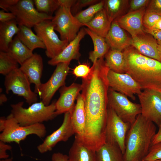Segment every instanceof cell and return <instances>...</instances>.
Here are the masks:
<instances>
[{
    "label": "cell",
    "instance_id": "6da1fadb",
    "mask_svg": "<svg viewBox=\"0 0 161 161\" xmlns=\"http://www.w3.org/2000/svg\"><path fill=\"white\" fill-rule=\"evenodd\" d=\"M104 58L93 63L88 76L82 78L81 94L85 111V131L98 134L105 131L107 120L108 92L107 74L109 69Z\"/></svg>",
    "mask_w": 161,
    "mask_h": 161
},
{
    "label": "cell",
    "instance_id": "f5cc1de1",
    "mask_svg": "<svg viewBox=\"0 0 161 161\" xmlns=\"http://www.w3.org/2000/svg\"><path fill=\"white\" fill-rule=\"evenodd\" d=\"M158 49L161 56V45L158 44Z\"/></svg>",
    "mask_w": 161,
    "mask_h": 161
},
{
    "label": "cell",
    "instance_id": "cb8c5ba5",
    "mask_svg": "<svg viewBox=\"0 0 161 161\" xmlns=\"http://www.w3.org/2000/svg\"><path fill=\"white\" fill-rule=\"evenodd\" d=\"M112 22L103 8L98 12L89 22L83 25L97 35L104 38L108 32Z\"/></svg>",
    "mask_w": 161,
    "mask_h": 161
},
{
    "label": "cell",
    "instance_id": "836d02e7",
    "mask_svg": "<svg viewBox=\"0 0 161 161\" xmlns=\"http://www.w3.org/2000/svg\"><path fill=\"white\" fill-rule=\"evenodd\" d=\"M33 1L39 12L51 16L59 7L57 0H34Z\"/></svg>",
    "mask_w": 161,
    "mask_h": 161
},
{
    "label": "cell",
    "instance_id": "7a4b0ae2",
    "mask_svg": "<svg viewBox=\"0 0 161 161\" xmlns=\"http://www.w3.org/2000/svg\"><path fill=\"white\" fill-rule=\"evenodd\" d=\"M126 73L129 74L142 89L161 93V62L140 53L133 47L123 52Z\"/></svg>",
    "mask_w": 161,
    "mask_h": 161
},
{
    "label": "cell",
    "instance_id": "bcb514c9",
    "mask_svg": "<svg viewBox=\"0 0 161 161\" xmlns=\"http://www.w3.org/2000/svg\"><path fill=\"white\" fill-rule=\"evenodd\" d=\"M76 1V0H57L59 7H64L71 9Z\"/></svg>",
    "mask_w": 161,
    "mask_h": 161
},
{
    "label": "cell",
    "instance_id": "4dcf8cb0",
    "mask_svg": "<svg viewBox=\"0 0 161 161\" xmlns=\"http://www.w3.org/2000/svg\"><path fill=\"white\" fill-rule=\"evenodd\" d=\"M128 1L123 0H104L103 8L111 22L116 19L126 7Z\"/></svg>",
    "mask_w": 161,
    "mask_h": 161
},
{
    "label": "cell",
    "instance_id": "d6a6232c",
    "mask_svg": "<svg viewBox=\"0 0 161 161\" xmlns=\"http://www.w3.org/2000/svg\"><path fill=\"white\" fill-rule=\"evenodd\" d=\"M19 64L8 52L0 51V73L5 76L19 68Z\"/></svg>",
    "mask_w": 161,
    "mask_h": 161
},
{
    "label": "cell",
    "instance_id": "1f68e13d",
    "mask_svg": "<svg viewBox=\"0 0 161 161\" xmlns=\"http://www.w3.org/2000/svg\"><path fill=\"white\" fill-rule=\"evenodd\" d=\"M104 4V0L101 1L78 13L75 16L83 25L90 21L98 12L103 8Z\"/></svg>",
    "mask_w": 161,
    "mask_h": 161
},
{
    "label": "cell",
    "instance_id": "ee69618b",
    "mask_svg": "<svg viewBox=\"0 0 161 161\" xmlns=\"http://www.w3.org/2000/svg\"><path fill=\"white\" fill-rule=\"evenodd\" d=\"M145 31L152 35L159 44L161 45V30L155 29H146Z\"/></svg>",
    "mask_w": 161,
    "mask_h": 161
},
{
    "label": "cell",
    "instance_id": "83f0119b",
    "mask_svg": "<svg viewBox=\"0 0 161 161\" xmlns=\"http://www.w3.org/2000/svg\"><path fill=\"white\" fill-rule=\"evenodd\" d=\"M19 31L16 35L20 41L29 49L33 51L38 48L46 49L44 44L31 28L23 25H18Z\"/></svg>",
    "mask_w": 161,
    "mask_h": 161
},
{
    "label": "cell",
    "instance_id": "5b68a950",
    "mask_svg": "<svg viewBox=\"0 0 161 161\" xmlns=\"http://www.w3.org/2000/svg\"><path fill=\"white\" fill-rule=\"evenodd\" d=\"M46 133V128L42 123L21 126L11 113L6 118L4 128L0 134V140L6 143L14 142L19 144L30 135L35 134L42 138Z\"/></svg>",
    "mask_w": 161,
    "mask_h": 161
},
{
    "label": "cell",
    "instance_id": "e0dca14e",
    "mask_svg": "<svg viewBox=\"0 0 161 161\" xmlns=\"http://www.w3.org/2000/svg\"><path fill=\"white\" fill-rule=\"evenodd\" d=\"M86 34L84 28L81 29L75 38L69 42L59 55L49 60L48 64L55 66L61 63H70L72 60H78L81 56L79 52L80 43Z\"/></svg>",
    "mask_w": 161,
    "mask_h": 161
},
{
    "label": "cell",
    "instance_id": "603a6c76",
    "mask_svg": "<svg viewBox=\"0 0 161 161\" xmlns=\"http://www.w3.org/2000/svg\"><path fill=\"white\" fill-rule=\"evenodd\" d=\"M68 156L67 161H97L95 151L86 146L76 137Z\"/></svg>",
    "mask_w": 161,
    "mask_h": 161
},
{
    "label": "cell",
    "instance_id": "11a10c76",
    "mask_svg": "<svg viewBox=\"0 0 161 161\" xmlns=\"http://www.w3.org/2000/svg\"><path fill=\"white\" fill-rule=\"evenodd\" d=\"M141 161H146V160H143Z\"/></svg>",
    "mask_w": 161,
    "mask_h": 161
},
{
    "label": "cell",
    "instance_id": "30bf717a",
    "mask_svg": "<svg viewBox=\"0 0 161 161\" xmlns=\"http://www.w3.org/2000/svg\"><path fill=\"white\" fill-rule=\"evenodd\" d=\"M33 0H19L10 10L15 16L18 25L31 28L45 20H52L53 16L39 12L35 7Z\"/></svg>",
    "mask_w": 161,
    "mask_h": 161
},
{
    "label": "cell",
    "instance_id": "681fc988",
    "mask_svg": "<svg viewBox=\"0 0 161 161\" xmlns=\"http://www.w3.org/2000/svg\"><path fill=\"white\" fill-rule=\"evenodd\" d=\"M7 98L5 95L4 94H1L0 95V104L1 105L4 103L6 102Z\"/></svg>",
    "mask_w": 161,
    "mask_h": 161
},
{
    "label": "cell",
    "instance_id": "db71d44e",
    "mask_svg": "<svg viewBox=\"0 0 161 161\" xmlns=\"http://www.w3.org/2000/svg\"><path fill=\"white\" fill-rule=\"evenodd\" d=\"M154 161H161V160H156Z\"/></svg>",
    "mask_w": 161,
    "mask_h": 161
},
{
    "label": "cell",
    "instance_id": "816d5d0a",
    "mask_svg": "<svg viewBox=\"0 0 161 161\" xmlns=\"http://www.w3.org/2000/svg\"><path fill=\"white\" fill-rule=\"evenodd\" d=\"M0 161H13V160L12 158H8L6 159L1 160Z\"/></svg>",
    "mask_w": 161,
    "mask_h": 161
},
{
    "label": "cell",
    "instance_id": "484cf974",
    "mask_svg": "<svg viewBox=\"0 0 161 161\" xmlns=\"http://www.w3.org/2000/svg\"><path fill=\"white\" fill-rule=\"evenodd\" d=\"M15 19L0 22V50L7 52L13 38L18 32L19 28Z\"/></svg>",
    "mask_w": 161,
    "mask_h": 161
},
{
    "label": "cell",
    "instance_id": "ac0fdd59",
    "mask_svg": "<svg viewBox=\"0 0 161 161\" xmlns=\"http://www.w3.org/2000/svg\"><path fill=\"white\" fill-rule=\"evenodd\" d=\"M145 11L144 8L130 12L115 20L122 29L131 34L132 38L139 35L144 34L143 20Z\"/></svg>",
    "mask_w": 161,
    "mask_h": 161
},
{
    "label": "cell",
    "instance_id": "ba28073f",
    "mask_svg": "<svg viewBox=\"0 0 161 161\" xmlns=\"http://www.w3.org/2000/svg\"><path fill=\"white\" fill-rule=\"evenodd\" d=\"M51 21L55 25V30L60 34L61 39L69 42L75 38L83 26L73 15L71 9L64 7L58 9Z\"/></svg>",
    "mask_w": 161,
    "mask_h": 161
},
{
    "label": "cell",
    "instance_id": "44dd1931",
    "mask_svg": "<svg viewBox=\"0 0 161 161\" xmlns=\"http://www.w3.org/2000/svg\"><path fill=\"white\" fill-rule=\"evenodd\" d=\"M105 38L111 49L121 51L131 44V38L129 37L116 20L112 22Z\"/></svg>",
    "mask_w": 161,
    "mask_h": 161
},
{
    "label": "cell",
    "instance_id": "5bb4252c",
    "mask_svg": "<svg viewBox=\"0 0 161 161\" xmlns=\"http://www.w3.org/2000/svg\"><path fill=\"white\" fill-rule=\"evenodd\" d=\"M107 78L109 88L134 100L136 99L134 95L142 92L139 83L128 73H118L109 69Z\"/></svg>",
    "mask_w": 161,
    "mask_h": 161
},
{
    "label": "cell",
    "instance_id": "c3c4849f",
    "mask_svg": "<svg viewBox=\"0 0 161 161\" xmlns=\"http://www.w3.org/2000/svg\"><path fill=\"white\" fill-rule=\"evenodd\" d=\"M6 118L1 117L0 119V131L2 132L4 130L5 126Z\"/></svg>",
    "mask_w": 161,
    "mask_h": 161
},
{
    "label": "cell",
    "instance_id": "52a82bcc",
    "mask_svg": "<svg viewBox=\"0 0 161 161\" xmlns=\"http://www.w3.org/2000/svg\"><path fill=\"white\" fill-rule=\"evenodd\" d=\"M54 27L49 20L43 21L34 27L36 34L45 46L46 55L51 59L59 55L69 43L59 38L55 32Z\"/></svg>",
    "mask_w": 161,
    "mask_h": 161
},
{
    "label": "cell",
    "instance_id": "8fae6325",
    "mask_svg": "<svg viewBox=\"0 0 161 161\" xmlns=\"http://www.w3.org/2000/svg\"><path fill=\"white\" fill-rule=\"evenodd\" d=\"M131 125L123 121L108 105L105 143L117 145L124 154L126 137Z\"/></svg>",
    "mask_w": 161,
    "mask_h": 161
},
{
    "label": "cell",
    "instance_id": "ffe728a7",
    "mask_svg": "<svg viewBox=\"0 0 161 161\" xmlns=\"http://www.w3.org/2000/svg\"><path fill=\"white\" fill-rule=\"evenodd\" d=\"M158 45L157 40L151 35H139L131 38V45L140 53L161 62Z\"/></svg>",
    "mask_w": 161,
    "mask_h": 161
},
{
    "label": "cell",
    "instance_id": "7402d4cb",
    "mask_svg": "<svg viewBox=\"0 0 161 161\" xmlns=\"http://www.w3.org/2000/svg\"><path fill=\"white\" fill-rule=\"evenodd\" d=\"M71 119L75 137L81 140L85 133L86 117L84 101L80 93L77 98L76 104L71 111Z\"/></svg>",
    "mask_w": 161,
    "mask_h": 161
},
{
    "label": "cell",
    "instance_id": "2e32d148",
    "mask_svg": "<svg viewBox=\"0 0 161 161\" xmlns=\"http://www.w3.org/2000/svg\"><path fill=\"white\" fill-rule=\"evenodd\" d=\"M81 89V84L75 83L68 86L64 85L61 87L60 97L55 102L56 117L72 110L75 105V101Z\"/></svg>",
    "mask_w": 161,
    "mask_h": 161
},
{
    "label": "cell",
    "instance_id": "e575fe53",
    "mask_svg": "<svg viewBox=\"0 0 161 161\" xmlns=\"http://www.w3.org/2000/svg\"><path fill=\"white\" fill-rule=\"evenodd\" d=\"M160 18L161 14L154 12L145 11L143 17V26L146 29H151Z\"/></svg>",
    "mask_w": 161,
    "mask_h": 161
},
{
    "label": "cell",
    "instance_id": "ab89813d",
    "mask_svg": "<svg viewBox=\"0 0 161 161\" xmlns=\"http://www.w3.org/2000/svg\"><path fill=\"white\" fill-rule=\"evenodd\" d=\"M145 11L154 12L161 15V0L150 1Z\"/></svg>",
    "mask_w": 161,
    "mask_h": 161
},
{
    "label": "cell",
    "instance_id": "d4e9b609",
    "mask_svg": "<svg viewBox=\"0 0 161 161\" xmlns=\"http://www.w3.org/2000/svg\"><path fill=\"white\" fill-rule=\"evenodd\" d=\"M84 28L93 41L94 49L89 52V58L93 63L98 59L104 57L110 47L105 38L97 35L88 28Z\"/></svg>",
    "mask_w": 161,
    "mask_h": 161
},
{
    "label": "cell",
    "instance_id": "60d3db41",
    "mask_svg": "<svg viewBox=\"0 0 161 161\" xmlns=\"http://www.w3.org/2000/svg\"><path fill=\"white\" fill-rule=\"evenodd\" d=\"M19 0H0V7L3 10L7 12L10 11V9L16 5Z\"/></svg>",
    "mask_w": 161,
    "mask_h": 161
},
{
    "label": "cell",
    "instance_id": "f546056e",
    "mask_svg": "<svg viewBox=\"0 0 161 161\" xmlns=\"http://www.w3.org/2000/svg\"><path fill=\"white\" fill-rule=\"evenodd\" d=\"M104 57L105 64L110 69L118 73H126L123 52L119 50L110 49Z\"/></svg>",
    "mask_w": 161,
    "mask_h": 161
},
{
    "label": "cell",
    "instance_id": "7bdbcfd3",
    "mask_svg": "<svg viewBox=\"0 0 161 161\" xmlns=\"http://www.w3.org/2000/svg\"><path fill=\"white\" fill-rule=\"evenodd\" d=\"M14 15L11 12H5L3 10H0V22H4L15 19Z\"/></svg>",
    "mask_w": 161,
    "mask_h": 161
},
{
    "label": "cell",
    "instance_id": "74e56055",
    "mask_svg": "<svg viewBox=\"0 0 161 161\" xmlns=\"http://www.w3.org/2000/svg\"><path fill=\"white\" fill-rule=\"evenodd\" d=\"M99 1V0H76L71 8V12L72 14L73 13L76 14V13L82 8L88 6H90Z\"/></svg>",
    "mask_w": 161,
    "mask_h": 161
},
{
    "label": "cell",
    "instance_id": "4316f807",
    "mask_svg": "<svg viewBox=\"0 0 161 161\" xmlns=\"http://www.w3.org/2000/svg\"><path fill=\"white\" fill-rule=\"evenodd\" d=\"M95 152L97 161H124L123 154L116 144L105 143Z\"/></svg>",
    "mask_w": 161,
    "mask_h": 161
},
{
    "label": "cell",
    "instance_id": "4fadbf2b",
    "mask_svg": "<svg viewBox=\"0 0 161 161\" xmlns=\"http://www.w3.org/2000/svg\"><path fill=\"white\" fill-rule=\"evenodd\" d=\"M137 95L142 115L158 126L161 124V93L145 89Z\"/></svg>",
    "mask_w": 161,
    "mask_h": 161
},
{
    "label": "cell",
    "instance_id": "f907efd6",
    "mask_svg": "<svg viewBox=\"0 0 161 161\" xmlns=\"http://www.w3.org/2000/svg\"><path fill=\"white\" fill-rule=\"evenodd\" d=\"M151 29H155L161 30V18L159 20Z\"/></svg>",
    "mask_w": 161,
    "mask_h": 161
},
{
    "label": "cell",
    "instance_id": "8d00e7d4",
    "mask_svg": "<svg viewBox=\"0 0 161 161\" xmlns=\"http://www.w3.org/2000/svg\"><path fill=\"white\" fill-rule=\"evenodd\" d=\"M91 67L86 63L80 64L76 66L73 70V74L77 77L82 78H87L90 74Z\"/></svg>",
    "mask_w": 161,
    "mask_h": 161
},
{
    "label": "cell",
    "instance_id": "8992f818",
    "mask_svg": "<svg viewBox=\"0 0 161 161\" xmlns=\"http://www.w3.org/2000/svg\"><path fill=\"white\" fill-rule=\"evenodd\" d=\"M108 97V105L125 122L131 124L141 114L140 104L131 102L126 95L109 87Z\"/></svg>",
    "mask_w": 161,
    "mask_h": 161
},
{
    "label": "cell",
    "instance_id": "9a60e30c",
    "mask_svg": "<svg viewBox=\"0 0 161 161\" xmlns=\"http://www.w3.org/2000/svg\"><path fill=\"white\" fill-rule=\"evenodd\" d=\"M71 111L64 113L63 122L61 126L47 136L43 142L37 146V148L40 153L43 154L52 150L58 142H66L75 134L71 121Z\"/></svg>",
    "mask_w": 161,
    "mask_h": 161
},
{
    "label": "cell",
    "instance_id": "f6af8a7d",
    "mask_svg": "<svg viewBox=\"0 0 161 161\" xmlns=\"http://www.w3.org/2000/svg\"><path fill=\"white\" fill-rule=\"evenodd\" d=\"M68 155L60 152L53 153L51 157L52 161H67Z\"/></svg>",
    "mask_w": 161,
    "mask_h": 161
},
{
    "label": "cell",
    "instance_id": "7dc6e473",
    "mask_svg": "<svg viewBox=\"0 0 161 161\" xmlns=\"http://www.w3.org/2000/svg\"><path fill=\"white\" fill-rule=\"evenodd\" d=\"M158 130L154 136L151 143V145L161 142V124L158 126Z\"/></svg>",
    "mask_w": 161,
    "mask_h": 161
},
{
    "label": "cell",
    "instance_id": "d6986e66",
    "mask_svg": "<svg viewBox=\"0 0 161 161\" xmlns=\"http://www.w3.org/2000/svg\"><path fill=\"white\" fill-rule=\"evenodd\" d=\"M20 66L19 69L27 75L30 83L35 85L34 92L36 91L42 83L41 79L43 68L42 57L34 53Z\"/></svg>",
    "mask_w": 161,
    "mask_h": 161
},
{
    "label": "cell",
    "instance_id": "277c9868",
    "mask_svg": "<svg viewBox=\"0 0 161 161\" xmlns=\"http://www.w3.org/2000/svg\"><path fill=\"white\" fill-rule=\"evenodd\" d=\"M55 102L47 106L42 102L32 104L28 108L23 107L24 102L11 104V113L20 125L27 126L52 120L56 116Z\"/></svg>",
    "mask_w": 161,
    "mask_h": 161
},
{
    "label": "cell",
    "instance_id": "9c48e42d",
    "mask_svg": "<svg viewBox=\"0 0 161 161\" xmlns=\"http://www.w3.org/2000/svg\"><path fill=\"white\" fill-rule=\"evenodd\" d=\"M30 83L27 75L19 68L15 69L5 76L4 85L8 94L11 91L14 94L23 97L29 105L37 102V94L32 91Z\"/></svg>",
    "mask_w": 161,
    "mask_h": 161
},
{
    "label": "cell",
    "instance_id": "3957f363",
    "mask_svg": "<svg viewBox=\"0 0 161 161\" xmlns=\"http://www.w3.org/2000/svg\"><path fill=\"white\" fill-rule=\"evenodd\" d=\"M156 132L154 123L141 114L138 115L126 135L124 161L143 160L148 153Z\"/></svg>",
    "mask_w": 161,
    "mask_h": 161
},
{
    "label": "cell",
    "instance_id": "f35d334b",
    "mask_svg": "<svg viewBox=\"0 0 161 161\" xmlns=\"http://www.w3.org/2000/svg\"><path fill=\"white\" fill-rule=\"evenodd\" d=\"M150 1L148 0H132L130 4V11L138 10L144 8L149 4Z\"/></svg>",
    "mask_w": 161,
    "mask_h": 161
},
{
    "label": "cell",
    "instance_id": "7c38bea8",
    "mask_svg": "<svg viewBox=\"0 0 161 161\" xmlns=\"http://www.w3.org/2000/svg\"><path fill=\"white\" fill-rule=\"evenodd\" d=\"M69 63H61L57 65L51 77L46 82L42 83L38 89L34 92L38 94L45 105H49L53 96L60 87L65 85L68 74Z\"/></svg>",
    "mask_w": 161,
    "mask_h": 161
},
{
    "label": "cell",
    "instance_id": "f1b7e54d",
    "mask_svg": "<svg viewBox=\"0 0 161 161\" xmlns=\"http://www.w3.org/2000/svg\"><path fill=\"white\" fill-rule=\"evenodd\" d=\"M32 52L23 44L16 35L10 44L7 52L21 65L33 55Z\"/></svg>",
    "mask_w": 161,
    "mask_h": 161
},
{
    "label": "cell",
    "instance_id": "b9f144b4",
    "mask_svg": "<svg viewBox=\"0 0 161 161\" xmlns=\"http://www.w3.org/2000/svg\"><path fill=\"white\" fill-rule=\"evenodd\" d=\"M11 146L6 144V143L0 140V159H5L9 158V155L7 153V150H11Z\"/></svg>",
    "mask_w": 161,
    "mask_h": 161
},
{
    "label": "cell",
    "instance_id": "d590c367",
    "mask_svg": "<svg viewBox=\"0 0 161 161\" xmlns=\"http://www.w3.org/2000/svg\"><path fill=\"white\" fill-rule=\"evenodd\" d=\"M143 160L147 161L161 160V142L151 145L148 154Z\"/></svg>",
    "mask_w": 161,
    "mask_h": 161
}]
</instances>
